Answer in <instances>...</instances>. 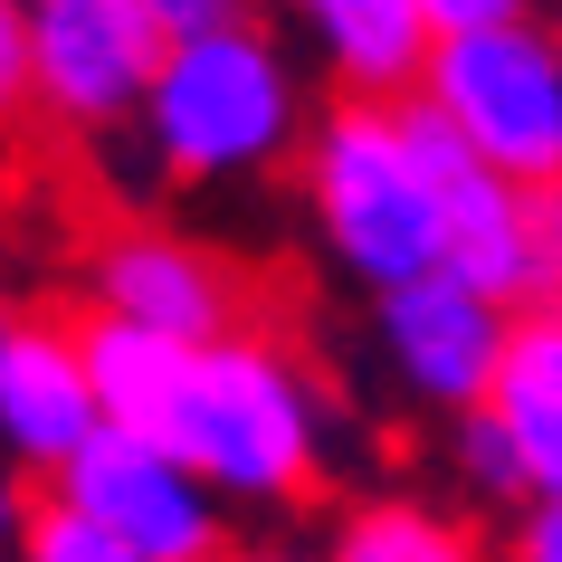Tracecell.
<instances>
[{
    "mask_svg": "<svg viewBox=\"0 0 562 562\" xmlns=\"http://www.w3.org/2000/svg\"><path fill=\"white\" fill-rule=\"evenodd\" d=\"M296 181L353 286L401 296V286L448 277V201H439V172H429V144L411 124V95L401 105L334 95L296 153Z\"/></svg>",
    "mask_w": 562,
    "mask_h": 562,
    "instance_id": "6da1fadb",
    "label": "cell"
},
{
    "mask_svg": "<svg viewBox=\"0 0 562 562\" xmlns=\"http://www.w3.org/2000/svg\"><path fill=\"white\" fill-rule=\"evenodd\" d=\"M325 391L277 334L238 325L181 362V401L162 448L201 476L220 505H296L325 476Z\"/></svg>",
    "mask_w": 562,
    "mask_h": 562,
    "instance_id": "7a4b0ae2",
    "label": "cell"
},
{
    "mask_svg": "<svg viewBox=\"0 0 562 562\" xmlns=\"http://www.w3.org/2000/svg\"><path fill=\"white\" fill-rule=\"evenodd\" d=\"M305 87L296 58L248 20L220 38H181L162 48V77L144 95V153L172 181H248L305 153Z\"/></svg>",
    "mask_w": 562,
    "mask_h": 562,
    "instance_id": "3957f363",
    "label": "cell"
},
{
    "mask_svg": "<svg viewBox=\"0 0 562 562\" xmlns=\"http://www.w3.org/2000/svg\"><path fill=\"white\" fill-rule=\"evenodd\" d=\"M419 105L515 191H562V38L515 20L429 48Z\"/></svg>",
    "mask_w": 562,
    "mask_h": 562,
    "instance_id": "277c9868",
    "label": "cell"
},
{
    "mask_svg": "<svg viewBox=\"0 0 562 562\" xmlns=\"http://www.w3.org/2000/svg\"><path fill=\"white\" fill-rule=\"evenodd\" d=\"M30 10V115L58 134L144 124L162 77V30L144 0H20Z\"/></svg>",
    "mask_w": 562,
    "mask_h": 562,
    "instance_id": "5b68a950",
    "label": "cell"
},
{
    "mask_svg": "<svg viewBox=\"0 0 562 562\" xmlns=\"http://www.w3.org/2000/svg\"><path fill=\"white\" fill-rule=\"evenodd\" d=\"M77 315H105V325H134V334H162L181 353H201L220 334H238L248 286L201 238L153 229V220H105L87 238V305Z\"/></svg>",
    "mask_w": 562,
    "mask_h": 562,
    "instance_id": "8992f818",
    "label": "cell"
},
{
    "mask_svg": "<svg viewBox=\"0 0 562 562\" xmlns=\"http://www.w3.org/2000/svg\"><path fill=\"white\" fill-rule=\"evenodd\" d=\"M48 496L77 505V515H95L105 533H124L144 562H220V553H229L220 496L181 468L172 448L124 439V429H105L77 468H58V476H48Z\"/></svg>",
    "mask_w": 562,
    "mask_h": 562,
    "instance_id": "52a82bcc",
    "label": "cell"
},
{
    "mask_svg": "<svg viewBox=\"0 0 562 562\" xmlns=\"http://www.w3.org/2000/svg\"><path fill=\"white\" fill-rule=\"evenodd\" d=\"M372 334H382V362H391V382L411 391V401L476 419V411H486V391H496L515 305L476 296L468 277H429V286L372 296Z\"/></svg>",
    "mask_w": 562,
    "mask_h": 562,
    "instance_id": "ba28073f",
    "label": "cell"
},
{
    "mask_svg": "<svg viewBox=\"0 0 562 562\" xmlns=\"http://www.w3.org/2000/svg\"><path fill=\"white\" fill-rule=\"evenodd\" d=\"M95 439H105V401H95L77 315H30L10 334V353H0V458L58 476Z\"/></svg>",
    "mask_w": 562,
    "mask_h": 562,
    "instance_id": "9c48e42d",
    "label": "cell"
},
{
    "mask_svg": "<svg viewBox=\"0 0 562 562\" xmlns=\"http://www.w3.org/2000/svg\"><path fill=\"white\" fill-rule=\"evenodd\" d=\"M486 419H496L505 448H515L525 496L562 505V315L553 305H525V315H515L496 391H486Z\"/></svg>",
    "mask_w": 562,
    "mask_h": 562,
    "instance_id": "30bf717a",
    "label": "cell"
},
{
    "mask_svg": "<svg viewBox=\"0 0 562 562\" xmlns=\"http://www.w3.org/2000/svg\"><path fill=\"white\" fill-rule=\"evenodd\" d=\"M305 20V38L325 48V67L344 77V95H382V105H401V95H419V77H429V20H419V0H286Z\"/></svg>",
    "mask_w": 562,
    "mask_h": 562,
    "instance_id": "8fae6325",
    "label": "cell"
},
{
    "mask_svg": "<svg viewBox=\"0 0 562 562\" xmlns=\"http://www.w3.org/2000/svg\"><path fill=\"white\" fill-rule=\"evenodd\" d=\"M77 344H87V372H95V401H105V429L124 439H153L162 448V419L181 401V344L162 334H134V325H105V315H77Z\"/></svg>",
    "mask_w": 562,
    "mask_h": 562,
    "instance_id": "7c38bea8",
    "label": "cell"
},
{
    "mask_svg": "<svg viewBox=\"0 0 562 562\" xmlns=\"http://www.w3.org/2000/svg\"><path fill=\"white\" fill-rule=\"evenodd\" d=\"M325 562H486V533L429 496H362L334 515Z\"/></svg>",
    "mask_w": 562,
    "mask_h": 562,
    "instance_id": "4fadbf2b",
    "label": "cell"
},
{
    "mask_svg": "<svg viewBox=\"0 0 562 562\" xmlns=\"http://www.w3.org/2000/svg\"><path fill=\"white\" fill-rule=\"evenodd\" d=\"M20 562H144L124 533H105L95 515H77V505H58V496H38V515H30V533H20Z\"/></svg>",
    "mask_w": 562,
    "mask_h": 562,
    "instance_id": "5bb4252c",
    "label": "cell"
},
{
    "mask_svg": "<svg viewBox=\"0 0 562 562\" xmlns=\"http://www.w3.org/2000/svg\"><path fill=\"white\" fill-rule=\"evenodd\" d=\"M153 30H162V48H181V38H220V30H248L258 20V0H144Z\"/></svg>",
    "mask_w": 562,
    "mask_h": 562,
    "instance_id": "9a60e30c",
    "label": "cell"
},
{
    "mask_svg": "<svg viewBox=\"0 0 562 562\" xmlns=\"http://www.w3.org/2000/svg\"><path fill=\"white\" fill-rule=\"evenodd\" d=\"M419 20H429V38H476V30H515V20H533V0H419Z\"/></svg>",
    "mask_w": 562,
    "mask_h": 562,
    "instance_id": "2e32d148",
    "label": "cell"
},
{
    "mask_svg": "<svg viewBox=\"0 0 562 562\" xmlns=\"http://www.w3.org/2000/svg\"><path fill=\"white\" fill-rule=\"evenodd\" d=\"M458 448H468V476L486 486V496H525V468H515V448H505V429L486 411L468 419V439H458Z\"/></svg>",
    "mask_w": 562,
    "mask_h": 562,
    "instance_id": "e0dca14e",
    "label": "cell"
},
{
    "mask_svg": "<svg viewBox=\"0 0 562 562\" xmlns=\"http://www.w3.org/2000/svg\"><path fill=\"white\" fill-rule=\"evenodd\" d=\"M30 115V10L0 0V124Z\"/></svg>",
    "mask_w": 562,
    "mask_h": 562,
    "instance_id": "ac0fdd59",
    "label": "cell"
},
{
    "mask_svg": "<svg viewBox=\"0 0 562 562\" xmlns=\"http://www.w3.org/2000/svg\"><path fill=\"white\" fill-rule=\"evenodd\" d=\"M533 305L562 315V191H533Z\"/></svg>",
    "mask_w": 562,
    "mask_h": 562,
    "instance_id": "d6986e66",
    "label": "cell"
},
{
    "mask_svg": "<svg viewBox=\"0 0 562 562\" xmlns=\"http://www.w3.org/2000/svg\"><path fill=\"white\" fill-rule=\"evenodd\" d=\"M30 515H38V496L20 486V468L0 458V553H20V533H30Z\"/></svg>",
    "mask_w": 562,
    "mask_h": 562,
    "instance_id": "ffe728a7",
    "label": "cell"
},
{
    "mask_svg": "<svg viewBox=\"0 0 562 562\" xmlns=\"http://www.w3.org/2000/svg\"><path fill=\"white\" fill-rule=\"evenodd\" d=\"M515 562H562V505H533L515 533Z\"/></svg>",
    "mask_w": 562,
    "mask_h": 562,
    "instance_id": "44dd1931",
    "label": "cell"
},
{
    "mask_svg": "<svg viewBox=\"0 0 562 562\" xmlns=\"http://www.w3.org/2000/svg\"><path fill=\"white\" fill-rule=\"evenodd\" d=\"M30 325V315H20V296H10V277H0V353H10V334Z\"/></svg>",
    "mask_w": 562,
    "mask_h": 562,
    "instance_id": "7402d4cb",
    "label": "cell"
},
{
    "mask_svg": "<svg viewBox=\"0 0 562 562\" xmlns=\"http://www.w3.org/2000/svg\"><path fill=\"white\" fill-rule=\"evenodd\" d=\"M238 562H305V553H286V543H248Z\"/></svg>",
    "mask_w": 562,
    "mask_h": 562,
    "instance_id": "603a6c76",
    "label": "cell"
},
{
    "mask_svg": "<svg viewBox=\"0 0 562 562\" xmlns=\"http://www.w3.org/2000/svg\"><path fill=\"white\" fill-rule=\"evenodd\" d=\"M0 562H20V553H0Z\"/></svg>",
    "mask_w": 562,
    "mask_h": 562,
    "instance_id": "cb8c5ba5",
    "label": "cell"
}]
</instances>
